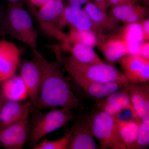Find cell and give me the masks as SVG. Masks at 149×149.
<instances>
[{
    "instance_id": "obj_2",
    "label": "cell",
    "mask_w": 149,
    "mask_h": 149,
    "mask_svg": "<svg viewBox=\"0 0 149 149\" xmlns=\"http://www.w3.org/2000/svg\"><path fill=\"white\" fill-rule=\"evenodd\" d=\"M72 80H84L92 82L118 83L124 88L130 83L123 72L111 65L87 64L78 61L70 54L63 59L62 63Z\"/></svg>"
},
{
    "instance_id": "obj_7",
    "label": "cell",
    "mask_w": 149,
    "mask_h": 149,
    "mask_svg": "<svg viewBox=\"0 0 149 149\" xmlns=\"http://www.w3.org/2000/svg\"><path fill=\"white\" fill-rule=\"evenodd\" d=\"M28 116L0 129V145L7 149H20L29 141L30 125Z\"/></svg>"
},
{
    "instance_id": "obj_13",
    "label": "cell",
    "mask_w": 149,
    "mask_h": 149,
    "mask_svg": "<svg viewBox=\"0 0 149 149\" xmlns=\"http://www.w3.org/2000/svg\"><path fill=\"white\" fill-rule=\"evenodd\" d=\"M97 47L106 60L110 63L118 61L128 54L125 43L118 34L99 35Z\"/></svg>"
},
{
    "instance_id": "obj_36",
    "label": "cell",
    "mask_w": 149,
    "mask_h": 149,
    "mask_svg": "<svg viewBox=\"0 0 149 149\" xmlns=\"http://www.w3.org/2000/svg\"><path fill=\"white\" fill-rule=\"evenodd\" d=\"M132 1L135 3L137 1V0H132Z\"/></svg>"
},
{
    "instance_id": "obj_24",
    "label": "cell",
    "mask_w": 149,
    "mask_h": 149,
    "mask_svg": "<svg viewBox=\"0 0 149 149\" xmlns=\"http://www.w3.org/2000/svg\"><path fill=\"white\" fill-rule=\"evenodd\" d=\"M67 35L69 46L71 44L78 43L94 48L99 42V34L94 30L71 28Z\"/></svg>"
},
{
    "instance_id": "obj_29",
    "label": "cell",
    "mask_w": 149,
    "mask_h": 149,
    "mask_svg": "<svg viewBox=\"0 0 149 149\" xmlns=\"http://www.w3.org/2000/svg\"><path fill=\"white\" fill-rule=\"evenodd\" d=\"M138 54L143 56L144 57L149 59V41L143 42L139 47Z\"/></svg>"
},
{
    "instance_id": "obj_6",
    "label": "cell",
    "mask_w": 149,
    "mask_h": 149,
    "mask_svg": "<svg viewBox=\"0 0 149 149\" xmlns=\"http://www.w3.org/2000/svg\"><path fill=\"white\" fill-rule=\"evenodd\" d=\"M94 137L100 142L102 149H126L119 127L111 116L98 109L92 115Z\"/></svg>"
},
{
    "instance_id": "obj_31",
    "label": "cell",
    "mask_w": 149,
    "mask_h": 149,
    "mask_svg": "<svg viewBox=\"0 0 149 149\" xmlns=\"http://www.w3.org/2000/svg\"><path fill=\"white\" fill-rule=\"evenodd\" d=\"M94 3L104 11L107 12V9L109 7L108 0H93Z\"/></svg>"
},
{
    "instance_id": "obj_19",
    "label": "cell",
    "mask_w": 149,
    "mask_h": 149,
    "mask_svg": "<svg viewBox=\"0 0 149 149\" xmlns=\"http://www.w3.org/2000/svg\"><path fill=\"white\" fill-rule=\"evenodd\" d=\"M118 33L125 43L128 54H138L139 47L144 42L140 22L124 24Z\"/></svg>"
},
{
    "instance_id": "obj_4",
    "label": "cell",
    "mask_w": 149,
    "mask_h": 149,
    "mask_svg": "<svg viewBox=\"0 0 149 149\" xmlns=\"http://www.w3.org/2000/svg\"><path fill=\"white\" fill-rule=\"evenodd\" d=\"M32 120L29 144L33 147L43 137L58 128L65 126L74 116L70 110L52 109L46 113L40 110H35Z\"/></svg>"
},
{
    "instance_id": "obj_17",
    "label": "cell",
    "mask_w": 149,
    "mask_h": 149,
    "mask_svg": "<svg viewBox=\"0 0 149 149\" xmlns=\"http://www.w3.org/2000/svg\"><path fill=\"white\" fill-rule=\"evenodd\" d=\"M96 107L111 116L124 107L131 103L129 96L123 89L104 98L96 100Z\"/></svg>"
},
{
    "instance_id": "obj_22",
    "label": "cell",
    "mask_w": 149,
    "mask_h": 149,
    "mask_svg": "<svg viewBox=\"0 0 149 149\" xmlns=\"http://www.w3.org/2000/svg\"><path fill=\"white\" fill-rule=\"evenodd\" d=\"M67 50L70 54L78 61L87 64H102L105 63L93 49L89 46L74 43L68 46Z\"/></svg>"
},
{
    "instance_id": "obj_33",
    "label": "cell",
    "mask_w": 149,
    "mask_h": 149,
    "mask_svg": "<svg viewBox=\"0 0 149 149\" xmlns=\"http://www.w3.org/2000/svg\"><path fill=\"white\" fill-rule=\"evenodd\" d=\"M29 3L34 6L40 8L47 3L50 0H28Z\"/></svg>"
},
{
    "instance_id": "obj_28",
    "label": "cell",
    "mask_w": 149,
    "mask_h": 149,
    "mask_svg": "<svg viewBox=\"0 0 149 149\" xmlns=\"http://www.w3.org/2000/svg\"><path fill=\"white\" fill-rule=\"evenodd\" d=\"M142 29L143 39L144 41L149 40V18L144 19L140 22Z\"/></svg>"
},
{
    "instance_id": "obj_3",
    "label": "cell",
    "mask_w": 149,
    "mask_h": 149,
    "mask_svg": "<svg viewBox=\"0 0 149 149\" xmlns=\"http://www.w3.org/2000/svg\"><path fill=\"white\" fill-rule=\"evenodd\" d=\"M4 34L26 44L32 49H36L37 33L30 13L24 8L22 3H9L2 13Z\"/></svg>"
},
{
    "instance_id": "obj_37",
    "label": "cell",
    "mask_w": 149,
    "mask_h": 149,
    "mask_svg": "<svg viewBox=\"0 0 149 149\" xmlns=\"http://www.w3.org/2000/svg\"><path fill=\"white\" fill-rule=\"evenodd\" d=\"M2 104L1 103V102L0 101V107H1V106Z\"/></svg>"
},
{
    "instance_id": "obj_8",
    "label": "cell",
    "mask_w": 149,
    "mask_h": 149,
    "mask_svg": "<svg viewBox=\"0 0 149 149\" xmlns=\"http://www.w3.org/2000/svg\"><path fill=\"white\" fill-rule=\"evenodd\" d=\"M68 149L97 148L94 139L92 115L80 118L72 125Z\"/></svg>"
},
{
    "instance_id": "obj_18",
    "label": "cell",
    "mask_w": 149,
    "mask_h": 149,
    "mask_svg": "<svg viewBox=\"0 0 149 149\" xmlns=\"http://www.w3.org/2000/svg\"><path fill=\"white\" fill-rule=\"evenodd\" d=\"M74 82L87 95L96 100L104 98L111 93L124 88L120 84L111 82L101 83L84 80H78Z\"/></svg>"
},
{
    "instance_id": "obj_30",
    "label": "cell",
    "mask_w": 149,
    "mask_h": 149,
    "mask_svg": "<svg viewBox=\"0 0 149 149\" xmlns=\"http://www.w3.org/2000/svg\"><path fill=\"white\" fill-rule=\"evenodd\" d=\"M108 2L109 6L111 7L135 3L132 0H108Z\"/></svg>"
},
{
    "instance_id": "obj_14",
    "label": "cell",
    "mask_w": 149,
    "mask_h": 149,
    "mask_svg": "<svg viewBox=\"0 0 149 149\" xmlns=\"http://www.w3.org/2000/svg\"><path fill=\"white\" fill-rule=\"evenodd\" d=\"M31 102L6 101L0 108V129L29 116L32 110Z\"/></svg>"
},
{
    "instance_id": "obj_15",
    "label": "cell",
    "mask_w": 149,
    "mask_h": 149,
    "mask_svg": "<svg viewBox=\"0 0 149 149\" xmlns=\"http://www.w3.org/2000/svg\"><path fill=\"white\" fill-rule=\"evenodd\" d=\"M1 83V95L6 102H24L29 98L27 87L20 75L14 74Z\"/></svg>"
},
{
    "instance_id": "obj_39",
    "label": "cell",
    "mask_w": 149,
    "mask_h": 149,
    "mask_svg": "<svg viewBox=\"0 0 149 149\" xmlns=\"http://www.w3.org/2000/svg\"><path fill=\"white\" fill-rule=\"evenodd\" d=\"M0 108H1V107H0Z\"/></svg>"
},
{
    "instance_id": "obj_10",
    "label": "cell",
    "mask_w": 149,
    "mask_h": 149,
    "mask_svg": "<svg viewBox=\"0 0 149 149\" xmlns=\"http://www.w3.org/2000/svg\"><path fill=\"white\" fill-rule=\"evenodd\" d=\"M64 26L80 30H94L99 35L103 34V31L93 22L84 9L68 5H65L58 21L60 29Z\"/></svg>"
},
{
    "instance_id": "obj_27",
    "label": "cell",
    "mask_w": 149,
    "mask_h": 149,
    "mask_svg": "<svg viewBox=\"0 0 149 149\" xmlns=\"http://www.w3.org/2000/svg\"><path fill=\"white\" fill-rule=\"evenodd\" d=\"M136 149H144L149 145V118L141 120Z\"/></svg>"
},
{
    "instance_id": "obj_25",
    "label": "cell",
    "mask_w": 149,
    "mask_h": 149,
    "mask_svg": "<svg viewBox=\"0 0 149 149\" xmlns=\"http://www.w3.org/2000/svg\"><path fill=\"white\" fill-rule=\"evenodd\" d=\"M70 141V133H65L62 138L56 140H44L33 147L34 149H68Z\"/></svg>"
},
{
    "instance_id": "obj_35",
    "label": "cell",
    "mask_w": 149,
    "mask_h": 149,
    "mask_svg": "<svg viewBox=\"0 0 149 149\" xmlns=\"http://www.w3.org/2000/svg\"><path fill=\"white\" fill-rule=\"evenodd\" d=\"M7 1L9 3H22L23 0H4Z\"/></svg>"
},
{
    "instance_id": "obj_38",
    "label": "cell",
    "mask_w": 149,
    "mask_h": 149,
    "mask_svg": "<svg viewBox=\"0 0 149 149\" xmlns=\"http://www.w3.org/2000/svg\"><path fill=\"white\" fill-rule=\"evenodd\" d=\"M138 1V0H137V1Z\"/></svg>"
},
{
    "instance_id": "obj_5",
    "label": "cell",
    "mask_w": 149,
    "mask_h": 149,
    "mask_svg": "<svg viewBox=\"0 0 149 149\" xmlns=\"http://www.w3.org/2000/svg\"><path fill=\"white\" fill-rule=\"evenodd\" d=\"M28 9L40 26L48 35L61 41L66 46L69 45L67 34L58 27L60 18L65 6L63 0H50L37 10L34 6L28 3Z\"/></svg>"
},
{
    "instance_id": "obj_1",
    "label": "cell",
    "mask_w": 149,
    "mask_h": 149,
    "mask_svg": "<svg viewBox=\"0 0 149 149\" xmlns=\"http://www.w3.org/2000/svg\"><path fill=\"white\" fill-rule=\"evenodd\" d=\"M32 50L33 59L39 65L42 73L39 97L32 111L57 107L71 110L78 108L79 100L61 71V64L56 61H48L37 49Z\"/></svg>"
},
{
    "instance_id": "obj_34",
    "label": "cell",
    "mask_w": 149,
    "mask_h": 149,
    "mask_svg": "<svg viewBox=\"0 0 149 149\" xmlns=\"http://www.w3.org/2000/svg\"><path fill=\"white\" fill-rule=\"evenodd\" d=\"M2 13L3 11H0V35H4L3 31L2 26Z\"/></svg>"
},
{
    "instance_id": "obj_32",
    "label": "cell",
    "mask_w": 149,
    "mask_h": 149,
    "mask_svg": "<svg viewBox=\"0 0 149 149\" xmlns=\"http://www.w3.org/2000/svg\"><path fill=\"white\" fill-rule=\"evenodd\" d=\"M68 5L81 8L88 3L89 0H66Z\"/></svg>"
},
{
    "instance_id": "obj_23",
    "label": "cell",
    "mask_w": 149,
    "mask_h": 149,
    "mask_svg": "<svg viewBox=\"0 0 149 149\" xmlns=\"http://www.w3.org/2000/svg\"><path fill=\"white\" fill-rule=\"evenodd\" d=\"M115 121L119 127L120 136L126 148L136 149L141 123L134 121Z\"/></svg>"
},
{
    "instance_id": "obj_20",
    "label": "cell",
    "mask_w": 149,
    "mask_h": 149,
    "mask_svg": "<svg viewBox=\"0 0 149 149\" xmlns=\"http://www.w3.org/2000/svg\"><path fill=\"white\" fill-rule=\"evenodd\" d=\"M83 9L93 22L103 32L107 31L113 33L118 32L120 28L118 22L101 9L95 3L88 2L84 6Z\"/></svg>"
},
{
    "instance_id": "obj_16",
    "label": "cell",
    "mask_w": 149,
    "mask_h": 149,
    "mask_svg": "<svg viewBox=\"0 0 149 149\" xmlns=\"http://www.w3.org/2000/svg\"><path fill=\"white\" fill-rule=\"evenodd\" d=\"M148 8L135 3L111 7V16L118 22L124 24L140 22L148 13Z\"/></svg>"
},
{
    "instance_id": "obj_12",
    "label": "cell",
    "mask_w": 149,
    "mask_h": 149,
    "mask_svg": "<svg viewBox=\"0 0 149 149\" xmlns=\"http://www.w3.org/2000/svg\"><path fill=\"white\" fill-rule=\"evenodd\" d=\"M141 120L149 118V84L148 82L130 83L123 88Z\"/></svg>"
},
{
    "instance_id": "obj_9",
    "label": "cell",
    "mask_w": 149,
    "mask_h": 149,
    "mask_svg": "<svg viewBox=\"0 0 149 149\" xmlns=\"http://www.w3.org/2000/svg\"><path fill=\"white\" fill-rule=\"evenodd\" d=\"M21 49L15 43L0 40V83L16 74L21 63Z\"/></svg>"
},
{
    "instance_id": "obj_11",
    "label": "cell",
    "mask_w": 149,
    "mask_h": 149,
    "mask_svg": "<svg viewBox=\"0 0 149 149\" xmlns=\"http://www.w3.org/2000/svg\"><path fill=\"white\" fill-rule=\"evenodd\" d=\"M20 76L28 91L29 98L32 105L31 111L35 108L39 97L42 73L40 67L34 60H26L21 61L19 68Z\"/></svg>"
},
{
    "instance_id": "obj_26",
    "label": "cell",
    "mask_w": 149,
    "mask_h": 149,
    "mask_svg": "<svg viewBox=\"0 0 149 149\" xmlns=\"http://www.w3.org/2000/svg\"><path fill=\"white\" fill-rule=\"evenodd\" d=\"M112 117L115 120L119 121H134L139 123L141 122L132 104L124 107Z\"/></svg>"
},
{
    "instance_id": "obj_21",
    "label": "cell",
    "mask_w": 149,
    "mask_h": 149,
    "mask_svg": "<svg viewBox=\"0 0 149 149\" xmlns=\"http://www.w3.org/2000/svg\"><path fill=\"white\" fill-rule=\"evenodd\" d=\"M118 61L123 73L130 83H133L143 67L149 63V59L139 54H127Z\"/></svg>"
}]
</instances>
